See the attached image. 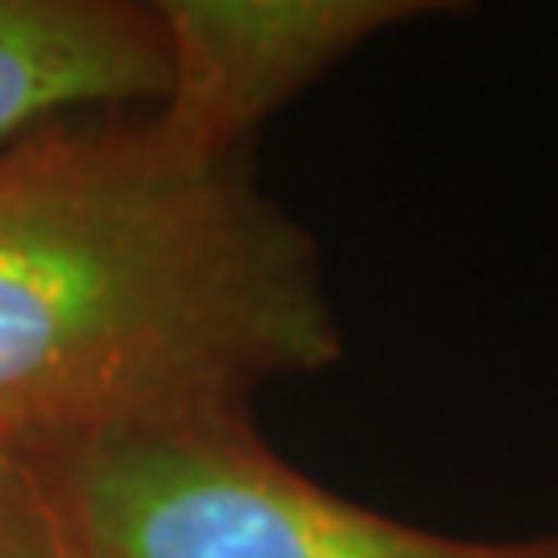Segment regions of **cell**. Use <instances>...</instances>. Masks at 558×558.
<instances>
[{
    "label": "cell",
    "instance_id": "6da1fadb",
    "mask_svg": "<svg viewBox=\"0 0 558 558\" xmlns=\"http://www.w3.org/2000/svg\"><path fill=\"white\" fill-rule=\"evenodd\" d=\"M343 356L319 244L244 158L195 161L149 112L0 154V442L253 410Z\"/></svg>",
    "mask_w": 558,
    "mask_h": 558
},
{
    "label": "cell",
    "instance_id": "7a4b0ae2",
    "mask_svg": "<svg viewBox=\"0 0 558 558\" xmlns=\"http://www.w3.org/2000/svg\"><path fill=\"white\" fill-rule=\"evenodd\" d=\"M71 558H558L555 538H447L290 468L253 410L120 422L25 447Z\"/></svg>",
    "mask_w": 558,
    "mask_h": 558
},
{
    "label": "cell",
    "instance_id": "3957f363",
    "mask_svg": "<svg viewBox=\"0 0 558 558\" xmlns=\"http://www.w3.org/2000/svg\"><path fill=\"white\" fill-rule=\"evenodd\" d=\"M170 80L149 124L195 161L244 158V145L360 46L405 21L447 13L430 0H154Z\"/></svg>",
    "mask_w": 558,
    "mask_h": 558
},
{
    "label": "cell",
    "instance_id": "5b68a950",
    "mask_svg": "<svg viewBox=\"0 0 558 558\" xmlns=\"http://www.w3.org/2000/svg\"><path fill=\"white\" fill-rule=\"evenodd\" d=\"M0 558H71L59 509L25 447L0 442Z\"/></svg>",
    "mask_w": 558,
    "mask_h": 558
},
{
    "label": "cell",
    "instance_id": "277c9868",
    "mask_svg": "<svg viewBox=\"0 0 558 558\" xmlns=\"http://www.w3.org/2000/svg\"><path fill=\"white\" fill-rule=\"evenodd\" d=\"M166 80L154 4L0 0V154L59 120L154 108Z\"/></svg>",
    "mask_w": 558,
    "mask_h": 558
}]
</instances>
